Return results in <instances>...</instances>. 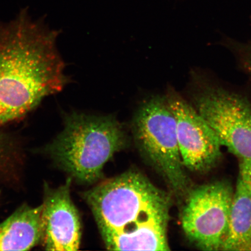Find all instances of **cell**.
<instances>
[{
  "instance_id": "1",
  "label": "cell",
  "mask_w": 251,
  "mask_h": 251,
  "mask_svg": "<svg viewBox=\"0 0 251 251\" xmlns=\"http://www.w3.org/2000/svg\"><path fill=\"white\" fill-rule=\"evenodd\" d=\"M57 37L25 9L0 23V126L24 117L68 83Z\"/></svg>"
},
{
  "instance_id": "4",
  "label": "cell",
  "mask_w": 251,
  "mask_h": 251,
  "mask_svg": "<svg viewBox=\"0 0 251 251\" xmlns=\"http://www.w3.org/2000/svg\"><path fill=\"white\" fill-rule=\"evenodd\" d=\"M132 127L141 155L183 202L193 187L181 158L175 118L166 97H153L143 102Z\"/></svg>"
},
{
  "instance_id": "7",
  "label": "cell",
  "mask_w": 251,
  "mask_h": 251,
  "mask_svg": "<svg viewBox=\"0 0 251 251\" xmlns=\"http://www.w3.org/2000/svg\"><path fill=\"white\" fill-rule=\"evenodd\" d=\"M166 100L174 114L178 147L185 168L205 173L218 164L222 156V144L206 121L186 101L169 91Z\"/></svg>"
},
{
  "instance_id": "12",
  "label": "cell",
  "mask_w": 251,
  "mask_h": 251,
  "mask_svg": "<svg viewBox=\"0 0 251 251\" xmlns=\"http://www.w3.org/2000/svg\"><path fill=\"white\" fill-rule=\"evenodd\" d=\"M6 140L4 134L0 133V166L4 159L5 153Z\"/></svg>"
},
{
  "instance_id": "13",
  "label": "cell",
  "mask_w": 251,
  "mask_h": 251,
  "mask_svg": "<svg viewBox=\"0 0 251 251\" xmlns=\"http://www.w3.org/2000/svg\"><path fill=\"white\" fill-rule=\"evenodd\" d=\"M246 56V65L248 70L251 72V46Z\"/></svg>"
},
{
  "instance_id": "2",
  "label": "cell",
  "mask_w": 251,
  "mask_h": 251,
  "mask_svg": "<svg viewBox=\"0 0 251 251\" xmlns=\"http://www.w3.org/2000/svg\"><path fill=\"white\" fill-rule=\"evenodd\" d=\"M83 196L108 250H170L171 197L141 172H125Z\"/></svg>"
},
{
  "instance_id": "9",
  "label": "cell",
  "mask_w": 251,
  "mask_h": 251,
  "mask_svg": "<svg viewBox=\"0 0 251 251\" xmlns=\"http://www.w3.org/2000/svg\"><path fill=\"white\" fill-rule=\"evenodd\" d=\"M43 205H23L0 224V251H28L41 243Z\"/></svg>"
},
{
  "instance_id": "5",
  "label": "cell",
  "mask_w": 251,
  "mask_h": 251,
  "mask_svg": "<svg viewBox=\"0 0 251 251\" xmlns=\"http://www.w3.org/2000/svg\"><path fill=\"white\" fill-rule=\"evenodd\" d=\"M234 190L217 181L191 188L181 212V226L188 240L199 249L221 250L228 231Z\"/></svg>"
},
{
  "instance_id": "3",
  "label": "cell",
  "mask_w": 251,
  "mask_h": 251,
  "mask_svg": "<svg viewBox=\"0 0 251 251\" xmlns=\"http://www.w3.org/2000/svg\"><path fill=\"white\" fill-rule=\"evenodd\" d=\"M126 134L114 117L74 112L47 152L56 165L78 183L93 184L115 153L126 148Z\"/></svg>"
},
{
  "instance_id": "11",
  "label": "cell",
  "mask_w": 251,
  "mask_h": 251,
  "mask_svg": "<svg viewBox=\"0 0 251 251\" xmlns=\"http://www.w3.org/2000/svg\"><path fill=\"white\" fill-rule=\"evenodd\" d=\"M238 178L251 190V161H240Z\"/></svg>"
},
{
  "instance_id": "8",
  "label": "cell",
  "mask_w": 251,
  "mask_h": 251,
  "mask_svg": "<svg viewBox=\"0 0 251 251\" xmlns=\"http://www.w3.org/2000/svg\"><path fill=\"white\" fill-rule=\"evenodd\" d=\"M72 177L56 188L45 187L41 243L47 251H75L80 247L79 215L71 197Z\"/></svg>"
},
{
  "instance_id": "6",
  "label": "cell",
  "mask_w": 251,
  "mask_h": 251,
  "mask_svg": "<svg viewBox=\"0 0 251 251\" xmlns=\"http://www.w3.org/2000/svg\"><path fill=\"white\" fill-rule=\"evenodd\" d=\"M194 104L222 146L240 161H251V103L249 100L223 88L209 86L196 94Z\"/></svg>"
},
{
  "instance_id": "10",
  "label": "cell",
  "mask_w": 251,
  "mask_h": 251,
  "mask_svg": "<svg viewBox=\"0 0 251 251\" xmlns=\"http://www.w3.org/2000/svg\"><path fill=\"white\" fill-rule=\"evenodd\" d=\"M251 249V190L238 178L232 201L227 233L221 250Z\"/></svg>"
}]
</instances>
